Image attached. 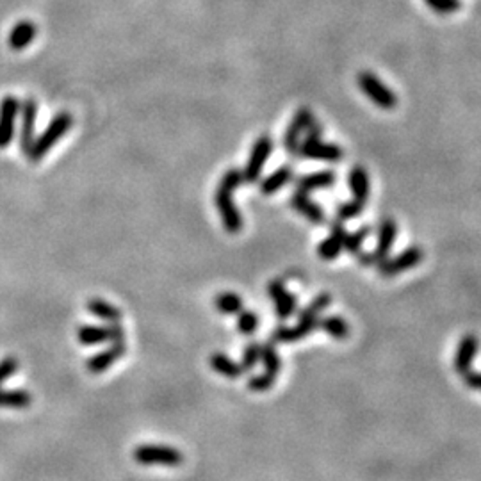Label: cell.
Instances as JSON below:
<instances>
[{"label":"cell","instance_id":"1","mask_svg":"<svg viewBox=\"0 0 481 481\" xmlns=\"http://www.w3.org/2000/svg\"><path fill=\"white\" fill-rule=\"evenodd\" d=\"M71 125H74V116H71L70 112L66 111L57 112L52 118V122L45 127L43 132L34 139L33 146H30V150L27 152V157H29L30 163L33 164L40 163V161L56 146L57 141H59L61 137L66 136V132L71 129Z\"/></svg>","mask_w":481,"mask_h":481},{"label":"cell","instance_id":"2","mask_svg":"<svg viewBox=\"0 0 481 481\" xmlns=\"http://www.w3.org/2000/svg\"><path fill=\"white\" fill-rule=\"evenodd\" d=\"M357 84H359L360 91L373 102L376 108L383 109V111H390L398 105V96L389 86H385L373 71H359L357 75Z\"/></svg>","mask_w":481,"mask_h":481},{"label":"cell","instance_id":"3","mask_svg":"<svg viewBox=\"0 0 481 481\" xmlns=\"http://www.w3.org/2000/svg\"><path fill=\"white\" fill-rule=\"evenodd\" d=\"M398 237V225L393 218H383L378 225V243L373 253H359L360 266H378L389 257Z\"/></svg>","mask_w":481,"mask_h":481},{"label":"cell","instance_id":"4","mask_svg":"<svg viewBox=\"0 0 481 481\" xmlns=\"http://www.w3.org/2000/svg\"><path fill=\"white\" fill-rule=\"evenodd\" d=\"M134 460L141 465L177 467L184 462V455L178 449L159 444H141L134 449Z\"/></svg>","mask_w":481,"mask_h":481},{"label":"cell","instance_id":"5","mask_svg":"<svg viewBox=\"0 0 481 481\" xmlns=\"http://www.w3.org/2000/svg\"><path fill=\"white\" fill-rule=\"evenodd\" d=\"M77 339L84 346L102 344V342L125 341V330L120 323H105L104 326L84 325L77 330Z\"/></svg>","mask_w":481,"mask_h":481},{"label":"cell","instance_id":"6","mask_svg":"<svg viewBox=\"0 0 481 481\" xmlns=\"http://www.w3.org/2000/svg\"><path fill=\"white\" fill-rule=\"evenodd\" d=\"M232 195L233 191L223 187V185H218L214 195V204L219 216H221L223 226L226 228V232L239 233L240 228H243V216H240V211L237 209Z\"/></svg>","mask_w":481,"mask_h":481},{"label":"cell","instance_id":"7","mask_svg":"<svg viewBox=\"0 0 481 481\" xmlns=\"http://www.w3.org/2000/svg\"><path fill=\"white\" fill-rule=\"evenodd\" d=\"M298 156L307 157V159L315 161H326V163H341L344 157V150L335 143H326L323 137L319 139H312V137H305L298 146Z\"/></svg>","mask_w":481,"mask_h":481},{"label":"cell","instance_id":"8","mask_svg":"<svg viewBox=\"0 0 481 481\" xmlns=\"http://www.w3.org/2000/svg\"><path fill=\"white\" fill-rule=\"evenodd\" d=\"M271 150H273V141H271V137L266 136V134L260 136L259 139L253 143L248 163H246L245 170H243V178H245V182L255 184V182L260 180V175H262L264 166H266L267 159H270Z\"/></svg>","mask_w":481,"mask_h":481},{"label":"cell","instance_id":"9","mask_svg":"<svg viewBox=\"0 0 481 481\" xmlns=\"http://www.w3.org/2000/svg\"><path fill=\"white\" fill-rule=\"evenodd\" d=\"M20 115V100L13 95H6L0 102V150H6L13 143L16 134V118Z\"/></svg>","mask_w":481,"mask_h":481},{"label":"cell","instance_id":"10","mask_svg":"<svg viewBox=\"0 0 481 481\" xmlns=\"http://www.w3.org/2000/svg\"><path fill=\"white\" fill-rule=\"evenodd\" d=\"M422 257H424V252L419 246H410V248L403 250V252L398 253L393 259L387 257L383 262L378 264V271H380V274L383 278L398 277L403 271H408L417 266V264H421Z\"/></svg>","mask_w":481,"mask_h":481},{"label":"cell","instance_id":"11","mask_svg":"<svg viewBox=\"0 0 481 481\" xmlns=\"http://www.w3.org/2000/svg\"><path fill=\"white\" fill-rule=\"evenodd\" d=\"M20 150L27 156V152L33 146L34 139H36V118H37V102L34 98H25L20 102Z\"/></svg>","mask_w":481,"mask_h":481},{"label":"cell","instance_id":"12","mask_svg":"<svg viewBox=\"0 0 481 481\" xmlns=\"http://www.w3.org/2000/svg\"><path fill=\"white\" fill-rule=\"evenodd\" d=\"M315 122L314 112L311 111L308 108H300L296 111V115L293 116L291 123L287 127V132H285L284 137V146L287 150V153H296L298 146L301 143V137L303 134L307 132L308 127Z\"/></svg>","mask_w":481,"mask_h":481},{"label":"cell","instance_id":"13","mask_svg":"<svg viewBox=\"0 0 481 481\" xmlns=\"http://www.w3.org/2000/svg\"><path fill=\"white\" fill-rule=\"evenodd\" d=\"M267 294L274 303V312L278 319H287L296 312L298 298L291 294L285 287L284 280H273L267 285Z\"/></svg>","mask_w":481,"mask_h":481},{"label":"cell","instance_id":"14","mask_svg":"<svg viewBox=\"0 0 481 481\" xmlns=\"http://www.w3.org/2000/svg\"><path fill=\"white\" fill-rule=\"evenodd\" d=\"M319 319H300L296 326H278L271 333V342L282 344V342H296L311 335L318 328Z\"/></svg>","mask_w":481,"mask_h":481},{"label":"cell","instance_id":"15","mask_svg":"<svg viewBox=\"0 0 481 481\" xmlns=\"http://www.w3.org/2000/svg\"><path fill=\"white\" fill-rule=\"evenodd\" d=\"M346 226L342 225V221L332 223V230H330V236L325 240H321L318 246V255L323 260H333L341 255L342 250H344V239H346Z\"/></svg>","mask_w":481,"mask_h":481},{"label":"cell","instance_id":"16","mask_svg":"<svg viewBox=\"0 0 481 481\" xmlns=\"http://www.w3.org/2000/svg\"><path fill=\"white\" fill-rule=\"evenodd\" d=\"M125 353H127L125 341L112 342L111 348H108V349H104V352L89 357V359L86 360V369H88L89 373H93V374L104 373V371H108L109 367L112 366V364L118 362V360L122 359Z\"/></svg>","mask_w":481,"mask_h":481},{"label":"cell","instance_id":"17","mask_svg":"<svg viewBox=\"0 0 481 481\" xmlns=\"http://www.w3.org/2000/svg\"><path fill=\"white\" fill-rule=\"evenodd\" d=\"M291 207L300 212L305 219L314 223V225H323L326 221V214L323 211V207L315 204L314 200H311L307 192H294L293 197H291Z\"/></svg>","mask_w":481,"mask_h":481},{"label":"cell","instance_id":"18","mask_svg":"<svg viewBox=\"0 0 481 481\" xmlns=\"http://www.w3.org/2000/svg\"><path fill=\"white\" fill-rule=\"evenodd\" d=\"M37 36V27L34 25L30 20H20L18 23H15V27L11 29L8 37V45L11 50L15 52H22L36 40Z\"/></svg>","mask_w":481,"mask_h":481},{"label":"cell","instance_id":"19","mask_svg":"<svg viewBox=\"0 0 481 481\" xmlns=\"http://www.w3.org/2000/svg\"><path fill=\"white\" fill-rule=\"evenodd\" d=\"M480 348V341H477L474 335H463L458 342V348H456L455 355V369L460 374H463L465 371L470 369V364H473L474 355L477 353Z\"/></svg>","mask_w":481,"mask_h":481},{"label":"cell","instance_id":"20","mask_svg":"<svg viewBox=\"0 0 481 481\" xmlns=\"http://www.w3.org/2000/svg\"><path fill=\"white\" fill-rule=\"evenodd\" d=\"M337 177L333 171L323 170V171H314V173L303 175L296 180V191L300 192H311L318 191V189H326L330 185L335 184Z\"/></svg>","mask_w":481,"mask_h":481},{"label":"cell","instance_id":"21","mask_svg":"<svg viewBox=\"0 0 481 481\" xmlns=\"http://www.w3.org/2000/svg\"><path fill=\"white\" fill-rule=\"evenodd\" d=\"M348 184L353 192V198L366 204L367 198H369V192H371V182H369V175H367L366 168H362V166L352 168V171H349V175H348Z\"/></svg>","mask_w":481,"mask_h":481},{"label":"cell","instance_id":"22","mask_svg":"<svg viewBox=\"0 0 481 481\" xmlns=\"http://www.w3.org/2000/svg\"><path fill=\"white\" fill-rule=\"evenodd\" d=\"M293 178V170L289 166H282L278 170H274L273 173L267 175L264 180H260V192L270 197V195H274V192L280 191L285 184H289V180Z\"/></svg>","mask_w":481,"mask_h":481},{"label":"cell","instance_id":"23","mask_svg":"<svg viewBox=\"0 0 481 481\" xmlns=\"http://www.w3.org/2000/svg\"><path fill=\"white\" fill-rule=\"evenodd\" d=\"M211 367L216 371V373L223 374V376L230 378V380H237L245 374V369L240 366L239 362L230 359L228 355L225 353H214L211 357Z\"/></svg>","mask_w":481,"mask_h":481},{"label":"cell","instance_id":"24","mask_svg":"<svg viewBox=\"0 0 481 481\" xmlns=\"http://www.w3.org/2000/svg\"><path fill=\"white\" fill-rule=\"evenodd\" d=\"M86 308H88L93 315H96V318L102 319V321L105 323H120V319H122L120 308H116L115 305L102 300V298H91V300H88Z\"/></svg>","mask_w":481,"mask_h":481},{"label":"cell","instance_id":"25","mask_svg":"<svg viewBox=\"0 0 481 481\" xmlns=\"http://www.w3.org/2000/svg\"><path fill=\"white\" fill-rule=\"evenodd\" d=\"M319 328L325 333H328L330 337L337 339V341H344L346 337L349 335V326L341 315H328V318H323L318 323Z\"/></svg>","mask_w":481,"mask_h":481},{"label":"cell","instance_id":"26","mask_svg":"<svg viewBox=\"0 0 481 481\" xmlns=\"http://www.w3.org/2000/svg\"><path fill=\"white\" fill-rule=\"evenodd\" d=\"M33 396L23 389H0V408H29Z\"/></svg>","mask_w":481,"mask_h":481},{"label":"cell","instance_id":"27","mask_svg":"<svg viewBox=\"0 0 481 481\" xmlns=\"http://www.w3.org/2000/svg\"><path fill=\"white\" fill-rule=\"evenodd\" d=\"M214 307L216 311L221 312V314H239L245 307L243 303V298L236 293H219L218 296L214 298Z\"/></svg>","mask_w":481,"mask_h":481},{"label":"cell","instance_id":"28","mask_svg":"<svg viewBox=\"0 0 481 481\" xmlns=\"http://www.w3.org/2000/svg\"><path fill=\"white\" fill-rule=\"evenodd\" d=\"M260 362L266 367V373L278 376L282 371V359L278 355L277 348H274L273 342H267V344L260 346Z\"/></svg>","mask_w":481,"mask_h":481},{"label":"cell","instance_id":"29","mask_svg":"<svg viewBox=\"0 0 481 481\" xmlns=\"http://www.w3.org/2000/svg\"><path fill=\"white\" fill-rule=\"evenodd\" d=\"M330 303H332V294L330 293L318 294V296H315L314 300H312L311 303H308L307 307L300 312L298 319H315V321H318L319 315H321L323 312L330 307Z\"/></svg>","mask_w":481,"mask_h":481},{"label":"cell","instance_id":"30","mask_svg":"<svg viewBox=\"0 0 481 481\" xmlns=\"http://www.w3.org/2000/svg\"><path fill=\"white\" fill-rule=\"evenodd\" d=\"M369 232H371L369 226H360V228L357 230V232L346 233V239H344V250H346V252L352 253V255H359V253L362 252L364 240L367 239Z\"/></svg>","mask_w":481,"mask_h":481},{"label":"cell","instance_id":"31","mask_svg":"<svg viewBox=\"0 0 481 481\" xmlns=\"http://www.w3.org/2000/svg\"><path fill=\"white\" fill-rule=\"evenodd\" d=\"M237 315H239L237 318V330L246 337L253 335L257 326H259V315L253 311H240Z\"/></svg>","mask_w":481,"mask_h":481},{"label":"cell","instance_id":"32","mask_svg":"<svg viewBox=\"0 0 481 481\" xmlns=\"http://www.w3.org/2000/svg\"><path fill=\"white\" fill-rule=\"evenodd\" d=\"M364 209H366V204L353 198L352 202H344V204H341L337 207V218L342 223L349 221V219H355L357 216L362 214Z\"/></svg>","mask_w":481,"mask_h":481},{"label":"cell","instance_id":"33","mask_svg":"<svg viewBox=\"0 0 481 481\" xmlns=\"http://www.w3.org/2000/svg\"><path fill=\"white\" fill-rule=\"evenodd\" d=\"M260 362V344L252 341L243 352V359H240V366L245 371H252L257 364Z\"/></svg>","mask_w":481,"mask_h":481},{"label":"cell","instance_id":"34","mask_svg":"<svg viewBox=\"0 0 481 481\" xmlns=\"http://www.w3.org/2000/svg\"><path fill=\"white\" fill-rule=\"evenodd\" d=\"M424 2L431 11L439 13V15H451L462 8L460 0H424Z\"/></svg>","mask_w":481,"mask_h":481},{"label":"cell","instance_id":"35","mask_svg":"<svg viewBox=\"0 0 481 481\" xmlns=\"http://www.w3.org/2000/svg\"><path fill=\"white\" fill-rule=\"evenodd\" d=\"M274 381H277V376H273V374L270 373L257 374V376L250 378L248 380V389L253 390V393H266V390H270L271 387H273Z\"/></svg>","mask_w":481,"mask_h":481},{"label":"cell","instance_id":"36","mask_svg":"<svg viewBox=\"0 0 481 481\" xmlns=\"http://www.w3.org/2000/svg\"><path fill=\"white\" fill-rule=\"evenodd\" d=\"M243 182H245V178H243V171L232 168V170L225 171V175H223L221 180H219V185L230 189V191H236V189L239 187Z\"/></svg>","mask_w":481,"mask_h":481},{"label":"cell","instance_id":"37","mask_svg":"<svg viewBox=\"0 0 481 481\" xmlns=\"http://www.w3.org/2000/svg\"><path fill=\"white\" fill-rule=\"evenodd\" d=\"M18 371V360L15 357H6L0 360V385L13 376Z\"/></svg>","mask_w":481,"mask_h":481},{"label":"cell","instance_id":"38","mask_svg":"<svg viewBox=\"0 0 481 481\" xmlns=\"http://www.w3.org/2000/svg\"><path fill=\"white\" fill-rule=\"evenodd\" d=\"M462 378H463V381H465L469 389L480 390V393H481V373L469 369L462 374Z\"/></svg>","mask_w":481,"mask_h":481}]
</instances>
